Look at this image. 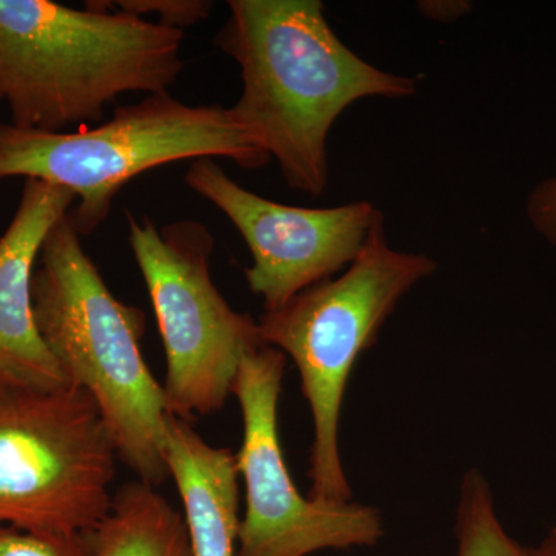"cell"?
<instances>
[{
  "label": "cell",
  "mask_w": 556,
  "mask_h": 556,
  "mask_svg": "<svg viewBox=\"0 0 556 556\" xmlns=\"http://www.w3.org/2000/svg\"><path fill=\"white\" fill-rule=\"evenodd\" d=\"M215 46L237 61L243 90L230 115L277 160L289 188L318 199L328 186V135L354 102L401 100L416 79L362 60L318 0H229Z\"/></svg>",
  "instance_id": "obj_1"
},
{
  "label": "cell",
  "mask_w": 556,
  "mask_h": 556,
  "mask_svg": "<svg viewBox=\"0 0 556 556\" xmlns=\"http://www.w3.org/2000/svg\"><path fill=\"white\" fill-rule=\"evenodd\" d=\"M185 33L86 2L0 0V102L21 129L104 118L121 94L163 93L181 75Z\"/></svg>",
  "instance_id": "obj_2"
},
{
  "label": "cell",
  "mask_w": 556,
  "mask_h": 556,
  "mask_svg": "<svg viewBox=\"0 0 556 556\" xmlns=\"http://www.w3.org/2000/svg\"><path fill=\"white\" fill-rule=\"evenodd\" d=\"M38 260L31 295L40 338L70 386L97 402L121 459L141 481L161 484L169 477V412L163 386L142 358L144 313L112 294L70 212L50 230Z\"/></svg>",
  "instance_id": "obj_3"
},
{
  "label": "cell",
  "mask_w": 556,
  "mask_h": 556,
  "mask_svg": "<svg viewBox=\"0 0 556 556\" xmlns=\"http://www.w3.org/2000/svg\"><path fill=\"white\" fill-rule=\"evenodd\" d=\"M226 159L262 169L270 156L241 129L229 108L189 105L169 91L124 105L83 131H42L0 124V181L24 177L75 193L70 212L79 236L108 219L121 189L144 172L185 160Z\"/></svg>",
  "instance_id": "obj_4"
},
{
  "label": "cell",
  "mask_w": 556,
  "mask_h": 556,
  "mask_svg": "<svg viewBox=\"0 0 556 556\" xmlns=\"http://www.w3.org/2000/svg\"><path fill=\"white\" fill-rule=\"evenodd\" d=\"M437 268L438 263L427 254L391 248L383 218L342 276L305 289L287 305L266 311L260 318L263 345L276 348L294 361L313 415V500H351L339 453L340 408L348 379L361 354L375 345L401 299Z\"/></svg>",
  "instance_id": "obj_5"
},
{
  "label": "cell",
  "mask_w": 556,
  "mask_h": 556,
  "mask_svg": "<svg viewBox=\"0 0 556 556\" xmlns=\"http://www.w3.org/2000/svg\"><path fill=\"white\" fill-rule=\"evenodd\" d=\"M116 456L83 388L0 386V526L86 535L112 507Z\"/></svg>",
  "instance_id": "obj_6"
},
{
  "label": "cell",
  "mask_w": 556,
  "mask_h": 556,
  "mask_svg": "<svg viewBox=\"0 0 556 556\" xmlns=\"http://www.w3.org/2000/svg\"><path fill=\"white\" fill-rule=\"evenodd\" d=\"M127 223L166 350L167 412L185 420L218 412L243 358L263 346L258 321L237 313L215 287V240L203 223L178 219L156 228L149 217L131 214Z\"/></svg>",
  "instance_id": "obj_7"
},
{
  "label": "cell",
  "mask_w": 556,
  "mask_h": 556,
  "mask_svg": "<svg viewBox=\"0 0 556 556\" xmlns=\"http://www.w3.org/2000/svg\"><path fill=\"white\" fill-rule=\"evenodd\" d=\"M287 358L263 345L241 362L232 394L243 413L237 468L247 486L237 556H308L325 548L371 547L383 536L375 507L325 503L299 492L278 439L277 409Z\"/></svg>",
  "instance_id": "obj_8"
},
{
  "label": "cell",
  "mask_w": 556,
  "mask_h": 556,
  "mask_svg": "<svg viewBox=\"0 0 556 556\" xmlns=\"http://www.w3.org/2000/svg\"><path fill=\"white\" fill-rule=\"evenodd\" d=\"M185 181L219 208L247 241L254 262L244 276L266 311L281 308L356 262L371 230L386 218L369 201L313 208L263 199L233 181L212 159L193 161Z\"/></svg>",
  "instance_id": "obj_9"
},
{
  "label": "cell",
  "mask_w": 556,
  "mask_h": 556,
  "mask_svg": "<svg viewBox=\"0 0 556 556\" xmlns=\"http://www.w3.org/2000/svg\"><path fill=\"white\" fill-rule=\"evenodd\" d=\"M75 201L68 189L25 179L16 214L0 237V386L43 391L73 387L40 338L31 283L43 241Z\"/></svg>",
  "instance_id": "obj_10"
},
{
  "label": "cell",
  "mask_w": 556,
  "mask_h": 556,
  "mask_svg": "<svg viewBox=\"0 0 556 556\" xmlns=\"http://www.w3.org/2000/svg\"><path fill=\"white\" fill-rule=\"evenodd\" d=\"M164 459L185 507L192 556H237L241 519L236 455L212 447L185 419L169 415Z\"/></svg>",
  "instance_id": "obj_11"
},
{
  "label": "cell",
  "mask_w": 556,
  "mask_h": 556,
  "mask_svg": "<svg viewBox=\"0 0 556 556\" xmlns=\"http://www.w3.org/2000/svg\"><path fill=\"white\" fill-rule=\"evenodd\" d=\"M87 541L90 556H192L185 517L141 479L121 486Z\"/></svg>",
  "instance_id": "obj_12"
},
{
  "label": "cell",
  "mask_w": 556,
  "mask_h": 556,
  "mask_svg": "<svg viewBox=\"0 0 556 556\" xmlns=\"http://www.w3.org/2000/svg\"><path fill=\"white\" fill-rule=\"evenodd\" d=\"M455 533L457 556H556V527L538 546H522L508 535L478 470L468 471L460 486Z\"/></svg>",
  "instance_id": "obj_13"
},
{
  "label": "cell",
  "mask_w": 556,
  "mask_h": 556,
  "mask_svg": "<svg viewBox=\"0 0 556 556\" xmlns=\"http://www.w3.org/2000/svg\"><path fill=\"white\" fill-rule=\"evenodd\" d=\"M0 556H90L86 535H49L0 526Z\"/></svg>",
  "instance_id": "obj_14"
},
{
  "label": "cell",
  "mask_w": 556,
  "mask_h": 556,
  "mask_svg": "<svg viewBox=\"0 0 556 556\" xmlns=\"http://www.w3.org/2000/svg\"><path fill=\"white\" fill-rule=\"evenodd\" d=\"M214 5V2L207 0H118L113 5L110 2L112 9L139 20L155 14L160 17V25L181 31L182 28L206 21Z\"/></svg>",
  "instance_id": "obj_15"
},
{
  "label": "cell",
  "mask_w": 556,
  "mask_h": 556,
  "mask_svg": "<svg viewBox=\"0 0 556 556\" xmlns=\"http://www.w3.org/2000/svg\"><path fill=\"white\" fill-rule=\"evenodd\" d=\"M527 217L536 232L552 247H556V178H548L530 193Z\"/></svg>",
  "instance_id": "obj_16"
},
{
  "label": "cell",
  "mask_w": 556,
  "mask_h": 556,
  "mask_svg": "<svg viewBox=\"0 0 556 556\" xmlns=\"http://www.w3.org/2000/svg\"><path fill=\"white\" fill-rule=\"evenodd\" d=\"M473 3L467 0H424L419 11L427 20L434 22H455L470 13Z\"/></svg>",
  "instance_id": "obj_17"
}]
</instances>
